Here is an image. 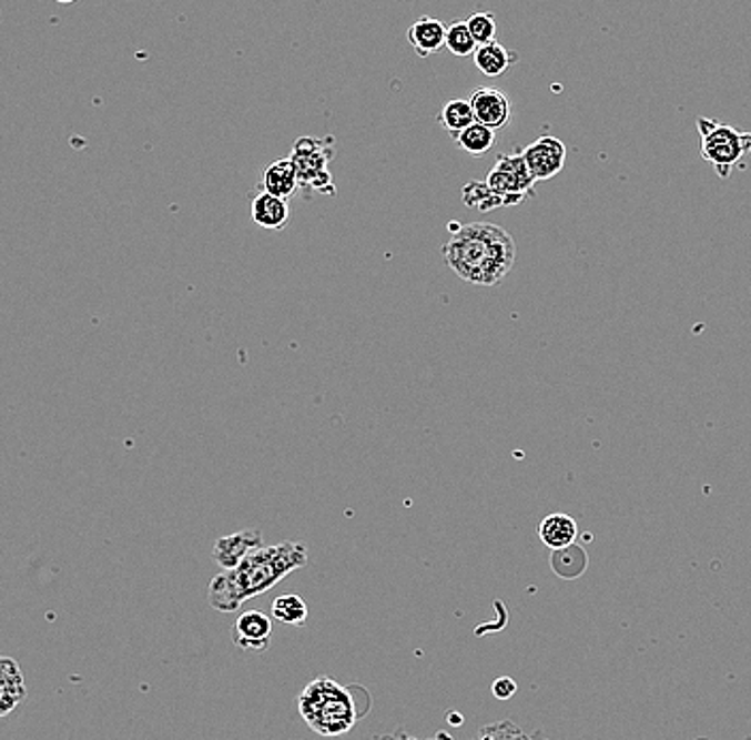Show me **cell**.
I'll return each instance as SVG.
<instances>
[{
	"mask_svg": "<svg viewBox=\"0 0 751 740\" xmlns=\"http://www.w3.org/2000/svg\"><path fill=\"white\" fill-rule=\"evenodd\" d=\"M470 103H473L476 122L491 129V131H500L510 122L512 108H510L508 97L501 90L478 88V90H474Z\"/></svg>",
	"mask_w": 751,
	"mask_h": 740,
	"instance_id": "cell-9",
	"label": "cell"
},
{
	"mask_svg": "<svg viewBox=\"0 0 751 740\" xmlns=\"http://www.w3.org/2000/svg\"><path fill=\"white\" fill-rule=\"evenodd\" d=\"M526 159L529 173L534 175L536 182H545L559 175L568 161V150L561 139L542 135L529 143L528 148L521 152Z\"/></svg>",
	"mask_w": 751,
	"mask_h": 740,
	"instance_id": "cell-7",
	"label": "cell"
},
{
	"mask_svg": "<svg viewBox=\"0 0 751 740\" xmlns=\"http://www.w3.org/2000/svg\"><path fill=\"white\" fill-rule=\"evenodd\" d=\"M258 189L267 192V194L278 196L282 201H288L291 196H295L297 189H300V178H297V169L293 165V161L282 159V161L265 166Z\"/></svg>",
	"mask_w": 751,
	"mask_h": 740,
	"instance_id": "cell-15",
	"label": "cell"
},
{
	"mask_svg": "<svg viewBox=\"0 0 751 740\" xmlns=\"http://www.w3.org/2000/svg\"><path fill=\"white\" fill-rule=\"evenodd\" d=\"M440 126L445 129L446 133H450L453 138L457 139L464 131H468L473 124H476L474 118L473 103L470 99H453L443 105L440 115H438Z\"/></svg>",
	"mask_w": 751,
	"mask_h": 740,
	"instance_id": "cell-17",
	"label": "cell"
},
{
	"mask_svg": "<svg viewBox=\"0 0 751 740\" xmlns=\"http://www.w3.org/2000/svg\"><path fill=\"white\" fill-rule=\"evenodd\" d=\"M443 259L457 277L476 286H498L515 267L517 244L498 224L453 220Z\"/></svg>",
	"mask_w": 751,
	"mask_h": 740,
	"instance_id": "cell-1",
	"label": "cell"
},
{
	"mask_svg": "<svg viewBox=\"0 0 751 740\" xmlns=\"http://www.w3.org/2000/svg\"><path fill=\"white\" fill-rule=\"evenodd\" d=\"M252 222L267 231H282L291 222V205L274 194L258 192L252 199Z\"/></svg>",
	"mask_w": 751,
	"mask_h": 740,
	"instance_id": "cell-13",
	"label": "cell"
},
{
	"mask_svg": "<svg viewBox=\"0 0 751 740\" xmlns=\"http://www.w3.org/2000/svg\"><path fill=\"white\" fill-rule=\"evenodd\" d=\"M297 707L307 726L321 737H342L362 719L353 689L329 677H318L307 683Z\"/></svg>",
	"mask_w": 751,
	"mask_h": 740,
	"instance_id": "cell-3",
	"label": "cell"
},
{
	"mask_svg": "<svg viewBox=\"0 0 751 740\" xmlns=\"http://www.w3.org/2000/svg\"><path fill=\"white\" fill-rule=\"evenodd\" d=\"M485 182L498 194L504 207L519 205L534 194L536 186V180L529 173L524 154H500Z\"/></svg>",
	"mask_w": 751,
	"mask_h": 740,
	"instance_id": "cell-6",
	"label": "cell"
},
{
	"mask_svg": "<svg viewBox=\"0 0 751 740\" xmlns=\"http://www.w3.org/2000/svg\"><path fill=\"white\" fill-rule=\"evenodd\" d=\"M474 740H534L528 734H524V730L512 723V721H498L491 726H485Z\"/></svg>",
	"mask_w": 751,
	"mask_h": 740,
	"instance_id": "cell-23",
	"label": "cell"
},
{
	"mask_svg": "<svg viewBox=\"0 0 751 740\" xmlns=\"http://www.w3.org/2000/svg\"><path fill=\"white\" fill-rule=\"evenodd\" d=\"M461 721H464V719H459V714L450 713V723H453V726H459Z\"/></svg>",
	"mask_w": 751,
	"mask_h": 740,
	"instance_id": "cell-25",
	"label": "cell"
},
{
	"mask_svg": "<svg viewBox=\"0 0 751 740\" xmlns=\"http://www.w3.org/2000/svg\"><path fill=\"white\" fill-rule=\"evenodd\" d=\"M274 633L272 617L261 610L242 612L231 630L233 645L244 653H265Z\"/></svg>",
	"mask_w": 751,
	"mask_h": 740,
	"instance_id": "cell-8",
	"label": "cell"
},
{
	"mask_svg": "<svg viewBox=\"0 0 751 740\" xmlns=\"http://www.w3.org/2000/svg\"><path fill=\"white\" fill-rule=\"evenodd\" d=\"M446 50L453 55L466 58L476 54L478 43L474 41L473 32L466 22H455L446 30Z\"/></svg>",
	"mask_w": 751,
	"mask_h": 740,
	"instance_id": "cell-21",
	"label": "cell"
},
{
	"mask_svg": "<svg viewBox=\"0 0 751 740\" xmlns=\"http://www.w3.org/2000/svg\"><path fill=\"white\" fill-rule=\"evenodd\" d=\"M461 199L470 210H478V212H491L504 207L501 205L498 194L487 186V182H468L461 191Z\"/></svg>",
	"mask_w": 751,
	"mask_h": 740,
	"instance_id": "cell-20",
	"label": "cell"
},
{
	"mask_svg": "<svg viewBox=\"0 0 751 740\" xmlns=\"http://www.w3.org/2000/svg\"><path fill=\"white\" fill-rule=\"evenodd\" d=\"M397 740H418V739H415V737H408V734H402V737H397Z\"/></svg>",
	"mask_w": 751,
	"mask_h": 740,
	"instance_id": "cell-27",
	"label": "cell"
},
{
	"mask_svg": "<svg viewBox=\"0 0 751 740\" xmlns=\"http://www.w3.org/2000/svg\"><path fill=\"white\" fill-rule=\"evenodd\" d=\"M272 615L276 621L286 626H306L307 604L295 594L280 596L272 604Z\"/></svg>",
	"mask_w": 751,
	"mask_h": 740,
	"instance_id": "cell-18",
	"label": "cell"
},
{
	"mask_svg": "<svg viewBox=\"0 0 751 740\" xmlns=\"http://www.w3.org/2000/svg\"><path fill=\"white\" fill-rule=\"evenodd\" d=\"M491 691L498 700H510L515 693H517V683L510 679V677H500L494 681L491 686Z\"/></svg>",
	"mask_w": 751,
	"mask_h": 740,
	"instance_id": "cell-24",
	"label": "cell"
},
{
	"mask_svg": "<svg viewBox=\"0 0 751 740\" xmlns=\"http://www.w3.org/2000/svg\"><path fill=\"white\" fill-rule=\"evenodd\" d=\"M306 564L304 543H280L254 550L235 570H223L210 580L207 602L219 612H237L240 606L278 587L286 576Z\"/></svg>",
	"mask_w": 751,
	"mask_h": 740,
	"instance_id": "cell-2",
	"label": "cell"
},
{
	"mask_svg": "<svg viewBox=\"0 0 751 740\" xmlns=\"http://www.w3.org/2000/svg\"><path fill=\"white\" fill-rule=\"evenodd\" d=\"M261 529H244L231 536H224L214 545V559L223 570H235L254 550L263 549Z\"/></svg>",
	"mask_w": 751,
	"mask_h": 740,
	"instance_id": "cell-10",
	"label": "cell"
},
{
	"mask_svg": "<svg viewBox=\"0 0 751 740\" xmlns=\"http://www.w3.org/2000/svg\"><path fill=\"white\" fill-rule=\"evenodd\" d=\"M466 24L470 28L474 41L478 43V48L489 45V43H496L498 22H496V16H494L491 11H478V13H473V16L466 20Z\"/></svg>",
	"mask_w": 751,
	"mask_h": 740,
	"instance_id": "cell-22",
	"label": "cell"
},
{
	"mask_svg": "<svg viewBox=\"0 0 751 740\" xmlns=\"http://www.w3.org/2000/svg\"><path fill=\"white\" fill-rule=\"evenodd\" d=\"M579 536V525L564 513H554L538 525V538L551 550H566L575 545Z\"/></svg>",
	"mask_w": 751,
	"mask_h": 740,
	"instance_id": "cell-14",
	"label": "cell"
},
{
	"mask_svg": "<svg viewBox=\"0 0 751 740\" xmlns=\"http://www.w3.org/2000/svg\"><path fill=\"white\" fill-rule=\"evenodd\" d=\"M700 154L707 163L716 166L720 178H730L732 169L751 152V133H743L730 124L711 118H698Z\"/></svg>",
	"mask_w": 751,
	"mask_h": 740,
	"instance_id": "cell-4",
	"label": "cell"
},
{
	"mask_svg": "<svg viewBox=\"0 0 751 740\" xmlns=\"http://www.w3.org/2000/svg\"><path fill=\"white\" fill-rule=\"evenodd\" d=\"M517 60H519V55L510 52L508 48H504L498 41L478 48L476 54H474L476 69L487 78H500Z\"/></svg>",
	"mask_w": 751,
	"mask_h": 740,
	"instance_id": "cell-16",
	"label": "cell"
},
{
	"mask_svg": "<svg viewBox=\"0 0 751 740\" xmlns=\"http://www.w3.org/2000/svg\"><path fill=\"white\" fill-rule=\"evenodd\" d=\"M332 143L334 139L302 138L293 145L291 161L297 169L300 189L314 192H329L334 194V180L327 171L332 161Z\"/></svg>",
	"mask_w": 751,
	"mask_h": 740,
	"instance_id": "cell-5",
	"label": "cell"
},
{
	"mask_svg": "<svg viewBox=\"0 0 751 740\" xmlns=\"http://www.w3.org/2000/svg\"><path fill=\"white\" fill-rule=\"evenodd\" d=\"M432 740H453V739H450V737H448L446 732H438V734H436V737H434V739Z\"/></svg>",
	"mask_w": 751,
	"mask_h": 740,
	"instance_id": "cell-26",
	"label": "cell"
},
{
	"mask_svg": "<svg viewBox=\"0 0 751 740\" xmlns=\"http://www.w3.org/2000/svg\"><path fill=\"white\" fill-rule=\"evenodd\" d=\"M457 145L470 154V156H483L496 145V131L483 126V124H473L468 131H464L459 138L455 139Z\"/></svg>",
	"mask_w": 751,
	"mask_h": 740,
	"instance_id": "cell-19",
	"label": "cell"
},
{
	"mask_svg": "<svg viewBox=\"0 0 751 740\" xmlns=\"http://www.w3.org/2000/svg\"><path fill=\"white\" fill-rule=\"evenodd\" d=\"M446 30L448 27H445L438 18L420 16L415 24H410L406 37L417 55L427 58V55L438 54L443 48H446Z\"/></svg>",
	"mask_w": 751,
	"mask_h": 740,
	"instance_id": "cell-11",
	"label": "cell"
},
{
	"mask_svg": "<svg viewBox=\"0 0 751 740\" xmlns=\"http://www.w3.org/2000/svg\"><path fill=\"white\" fill-rule=\"evenodd\" d=\"M27 700V686L18 661L0 659V714L7 717Z\"/></svg>",
	"mask_w": 751,
	"mask_h": 740,
	"instance_id": "cell-12",
	"label": "cell"
}]
</instances>
